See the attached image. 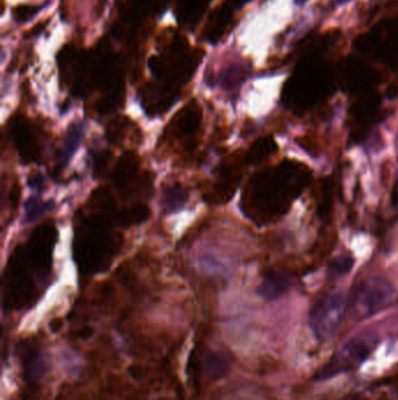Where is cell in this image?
Listing matches in <instances>:
<instances>
[{
    "mask_svg": "<svg viewBox=\"0 0 398 400\" xmlns=\"http://www.w3.org/2000/svg\"><path fill=\"white\" fill-rule=\"evenodd\" d=\"M115 211L103 210L101 213L85 218L78 228L74 242V255L78 266L85 271H104L115 257L117 245L112 235L110 214Z\"/></svg>",
    "mask_w": 398,
    "mask_h": 400,
    "instance_id": "obj_1",
    "label": "cell"
},
{
    "mask_svg": "<svg viewBox=\"0 0 398 400\" xmlns=\"http://www.w3.org/2000/svg\"><path fill=\"white\" fill-rule=\"evenodd\" d=\"M396 296L394 286L380 276H370L358 283L351 294L348 309L351 319L363 322L387 308Z\"/></svg>",
    "mask_w": 398,
    "mask_h": 400,
    "instance_id": "obj_2",
    "label": "cell"
},
{
    "mask_svg": "<svg viewBox=\"0 0 398 400\" xmlns=\"http://www.w3.org/2000/svg\"><path fill=\"white\" fill-rule=\"evenodd\" d=\"M30 262L24 247H18L8 259L4 275L5 305L11 308H21L31 303L35 298V286L30 274Z\"/></svg>",
    "mask_w": 398,
    "mask_h": 400,
    "instance_id": "obj_3",
    "label": "cell"
},
{
    "mask_svg": "<svg viewBox=\"0 0 398 400\" xmlns=\"http://www.w3.org/2000/svg\"><path fill=\"white\" fill-rule=\"evenodd\" d=\"M347 296L344 292H332L321 296L310 312V326L320 342L334 339L348 310Z\"/></svg>",
    "mask_w": 398,
    "mask_h": 400,
    "instance_id": "obj_4",
    "label": "cell"
},
{
    "mask_svg": "<svg viewBox=\"0 0 398 400\" xmlns=\"http://www.w3.org/2000/svg\"><path fill=\"white\" fill-rule=\"evenodd\" d=\"M56 235L58 232L54 224L44 223L32 233L28 242V247L25 248L26 258L32 269L42 276L47 275L51 269L52 257L56 242Z\"/></svg>",
    "mask_w": 398,
    "mask_h": 400,
    "instance_id": "obj_5",
    "label": "cell"
},
{
    "mask_svg": "<svg viewBox=\"0 0 398 400\" xmlns=\"http://www.w3.org/2000/svg\"><path fill=\"white\" fill-rule=\"evenodd\" d=\"M376 341L370 335H358L344 343L337 357L332 360V365L324 370V375L331 377L344 369H351L361 364L374 349Z\"/></svg>",
    "mask_w": 398,
    "mask_h": 400,
    "instance_id": "obj_6",
    "label": "cell"
},
{
    "mask_svg": "<svg viewBox=\"0 0 398 400\" xmlns=\"http://www.w3.org/2000/svg\"><path fill=\"white\" fill-rule=\"evenodd\" d=\"M11 139L14 146L26 163H37L40 160L41 146L37 131L31 122L23 117L17 116L12 119L10 126Z\"/></svg>",
    "mask_w": 398,
    "mask_h": 400,
    "instance_id": "obj_7",
    "label": "cell"
},
{
    "mask_svg": "<svg viewBox=\"0 0 398 400\" xmlns=\"http://www.w3.org/2000/svg\"><path fill=\"white\" fill-rule=\"evenodd\" d=\"M139 172V158L135 153H125L116 164L112 173V180L119 194L128 197Z\"/></svg>",
    "mask_w": 398,
    "mask_h": 400,
    "instance_id": "obj_8",
    "label": "cell"
},
{
    "mask_svg": "<svg viewBox=\"0 0 398 400\" xmlns=\"http://www.w3.org/2000/svg\"><path fill=\"white\" fill-rule=\"evenodd\" d=\"M203 122V110L199 103L192 101L185 105L179 114L176 115V134L183 139H191L195 135L200 129Z\"/></svg>",
    "mask_w": 398,
    "mask_h": 400,
    "instance_id": "obj_9",
    "label": "cell"
},
{
    "mask_svg": "<svg viewBox=\"0 0 398 400\" xmlns=\"http://www.w3.org/2000/svg\"><path fill=\"white\" fill-rule=\"evenodd\" d=\"M176 93L171 87L150 86L143 94V105L149 114L165 112L176 99Z\"/></svg>",
    "mask_w": 398,
    "mask_h": 400,
    "instance_id": "obj_10",
    "label": "cell"
},
{
    "mask_svg": "<svg viewBox=\"0 0 398 400\" xmlns=\"http://www.w3.org/2000/svg\"><path fill=\"white\" fill-rule=\"evenodd\" d=\"M229 367V360H227L222 353L208 351L203 356V373L210 380H219L223 378L228 372Z\"/></svg>",
    "mask_w": 398,
    "mask_h": 400,
    "instance_id": "obj_11",
    "label": "cell"
},
{
    "mask_svg": "<svg viewBox=\"0 0 398 400\" xmlns=\"http://www.w3.org/2000/svg\"><path fill=\"white\" fill-rule=\"evenodd\" d=\"M289 280L287 276L278 273H271L264 278L258 288V294L263 299L275 300L283 295L289 288Z\"/></svg>",
    "mask_w": 398,
    "mask_h": 400,
    "instance_id": "obj_12",
    "label": "cell"
},
{
    "mask_svg": "<svg viewBox=\"0 0 398 400\" xmlns=\"http://www.w3.org/2000/svg\"><path fill=\"white\" fill-rule=\"evenodd\" d=\"M150 208L145 204H135L128 210L119 211L116 213L115 221L122 228L132 225L142 224L149 218Z\"/></svg>",
    "mask_w": 398,
    "mask_h": 400,
    "instance_id": "obj_13",
    "label": "cell"
},
{
    "mask_svg": "<svg viewBox=\"0 0 398 400\" xmlns=\"http://www.w3.org/2000/svg\"><path fill=\"white\" fill-rule=\"evenodd\" d=\"M187 201H188V192L180 184H176L173 187H167L164 191L162 204H164V207H165V210L167 212L179 211Z\"/></svg>",
    "mask_w": 398,
    "mask_h": 400,
    "instance_id": "obj_14",
    "label": "cell"
},
{
    "mask_svg": "<svg viewBox=\"0 0 398 400\" xmlns=\"http://www.w3.org/2000/svg\"><path fill=\"white\" fill-rule=\"evenodd\" d=\"M230 12L226 7L219 8L214 13L213 17L210 18L208 28H207V37L212 42H216L219 40V37L223 34V31L226 30L227 26L229 24Z\"/></svg>",
    "mask_w": 398,
    "mask_h": 400,
    "instance_id": "obj_15",
    "label": "cell"
},
{
    "mask_svg": "<svg viewBox=\"0 0 398 400\" xmlns=\"http://www.w3.org/2000/svg\"><path fill=\"white\" fill-rule=\"evenodd\" d=\"M210 0H179L180 18L186 23H195L199 20L203 10Z\"/></svg>",
    "mask_w": 398,
    "mask_h": 400,
    "instance_id": "obj_16",
    "label": "cell"
},
{
    "mask_svg": "<svg viewBox=\"0 0 398 400\" xmlns=\"http://www.w3.org/2000/svg\"><path fill=\"white\" fill-rule=\"evenodd\" d=\"M82 139V128L78 124H71L64 139V150L61 153V164H67L76 153Z\"/></svg>",
    "mask_w": 398,
    "mask_h": 400,
    "instance_id": "obj_17",
    "label": "cell"
},
{
    "mask_svg": "<svg viewBox=\"0 0 398 400\" xmlns=\"http://www.w3.org/2000/svg\"><path fill=\"white\" fill-rule=\"evenodd\" d=\"M164 0H131V13L135 19L145 18L160 8Z\"/></svg>",
    "mask_w": 398,
    "mask_h": 400,
    "instance_id": "obj_18",
    "label": "cell"
},
{
    "mask_svg": "<svg viewBox=\"0 0 398 400\" xmlns=\"http://www.w3.org/2000/svg\"><path fill=\"white\" fill-rule=\"evenodd\" d=\"M354 265V260L349 255H339L337 258L332 260L328 267V274L337 278V276H342V275L347 274L348 271H351Z\"/></svg>",
    "mask_w": 398,
    "mask_h": 400,
    "instance_id": "obj_19",
    "label": "cell"
},
{
    "mask_svg": "<svg viewBox=\"0 0 398 400\" xmlns=\"http://www.w3.org/2000/svg\"><path fill=\"white\" fill-rule=\"evenodd\" d=\"M128 123H130V121L128 119H123V117L112 121L109 124L108 130H107L108 139L114 143L122 142V139H124L125 134H126Z\"/></svg>",
    "mask_w": 398,
    "mask_h": 400,
    "instance_id": "obj_20",
    "label": "cell"
},
{
    "mask_svg": "<svg viewBox=\"0 0 398 400\" xmlns=\"http://www.w3.org/2000/svg\"><path fill=\"white\" fill-rule=\"evenodd\" d=\"M47 203H42L37 198H31L26 204V220H35L39 216L44 213V211H47Z\"/></svg>",
    "mask_w": 398,
    "mask_h": 400,
    "instance_id": "obj_21",
    "label": "cell"
},
{
    "mask_svg": "<svg viewBox=\"0 0 398 400\" xmlns=\"http://www.w3.org/2000/svg\"><path fill=\"white\" fill-rule=\"evenodd\" d=\"M11 203L13 207H17L18 201L20 199V187L18 184H14L10 194Z\"/></svg>",
    "mask_w": 398,
    "mask_h": 400,
    "instance_id": "obj_22",
    "label": "cell"
},
{
    "mask_svg": "<svg viewBox=\"0 0 398 400\" xmlns=\"http://www.w3.org/2000/svg\"><path fill=\"white\" fill-rule=\"evenodd\" d=\"M92 335H94V329L92 327H83L82 329L78 330V339H83V341L92 339Z\"/></svg>",
    "mask_w": 398,
    "mask_h": 400,
    "instance_id": "obj_23",
    "label": "cell"
},
{
    "mask_svg": "<svg viewBox=\"0 0 398 400\" xmlns=\"http://www.w3.org/2000/svg\"><path fill=\"white\" fill-rule=\"evenodd\" d=\"M62 328H64V321L61 319H53L49 322V329L52 330V333H59Z\"/></svg>",
    "mask_w": 398,
    "mask_h": 400,
    "instance_id": "obj_24",
    "label": "cell"
},
{
    "mask_svg": "<svg viewBox=\"0 0 398 400\" xmlns=\"http://www.w3.org/2000/svg\"><path fill=\"white\" fill-rule=\"evenodd\" d=\"M44 182V178L41 175H33V176L30 178V184H31L32 187H35V189H39L41 187V184Z\"/></svg>",
    "mask_w": 398,
    "mask_h": 400,
    "instance_id": "obj_25",
    "label": "cell"
},
{
    "mask_svg": "<svg viewBox=\"0 0 398 400\" xmlns=\"http://www.w3.org/2000/svg\"><path fill=\"white\" fill-rule=\"evenodd\" d=\"M155 400H169V399H166V398H159V399H155Z\"/></svg>",
    "mask_w": 398,
    "mask_h": 400,
    "instance_id": "obj_26",
    "label": "cell"
}]
</instances>
